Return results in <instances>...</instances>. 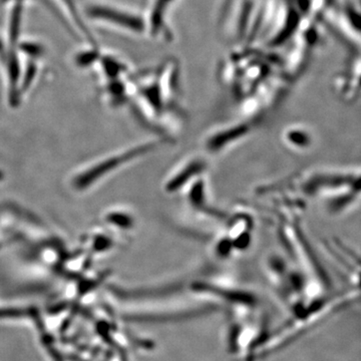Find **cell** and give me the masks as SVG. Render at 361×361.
I'll list each match as a JSON object with an SVG mask.
<instances>
[{
  "instance_id": "obj_2",
  "label": "cell",
  "mask_w": 361,
  "mask_h": 361,
  "mask_svg": "<svg viewBox=\"0 0 361 361\" xmlns=\"http://www.w3.org/2000/svg\"><path fill=\"white\" fill-rule=\"evenodd\" d=\"M1 179H2V174H1V173H0V180H1Z\"/></svg>"
},
{
  "instance_id": "obj_1",
  "label": "cell",
  "mask_w": 361,
  "mask_h": 361,
  "mask_svg": "<svg viewBox=\"0 0 361 361\" xmlns=\"http://www.w3.org/2000/svg\"><path fill=\"white\" fill-rule=\"evenodd\" d=\"M144 149H146V148L135 149L134 151H130L129 153L126 154V155L116 157V158L110 159V160L99 164V166H97V167H94L92 170L85 173L82 177L78 178L75 184H77L78 188L89 186L90 183L94 182V180L99 179L101 176L110 172V171L116 168V166L122 165L123 163L130 160V159L134 158L135 156H139L140 154L144 152Z\"/></svg>"
}]
</instances>
